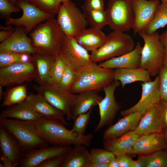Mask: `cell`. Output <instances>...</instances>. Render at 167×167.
<instances>
[{
  "label": "cell",
  "mask_w": 167,
  "mask_h": 167,
  "mask_svg": "<svg viewBox=\"0 0 167 167\" xmlns=\"http://www.w3.org/2000/svg\"><path fill=\"white\" fill-rule=\"evenodd\" d=\"M60 121L41 117L35 122L38 135L49 145L66 146L82 144L89 147L93 138L92 134L80 135L66 128Z\"/></svg>",
  "instance_id": "obj_1"
},
{
  "label": "cell",
  "mask_w": 167,
  "mask_h": 167,
  "mask_svg": "<svg viewBox=\"0 0 167 167\" xmlns=\"http://www.w3.org/2000/svg\"><path fill=\"white\" fill-rule=\"evenodd\" d=\"M29 36L36 53L57 57L66 35L54 17L37 25Z\"/></svg>",
  "instance_id": "obj_2"
},
{
  "label": "cell",
  "mask_w": 167,
  "mask_h": 167,
  "mask_svg": "<svg viewBox=\"0 0 167 167\" xmlns=\"http://www.w3.org/2000/svg\"><path fill=\"white\" fill-rule=\"evenodd\" d=\"M114 70L91 62L76 71V78L70 92L75 94L103 90L114 80Z\"/></svg>",
  "instance_id": "obj_3"
},
{
  "label": "cell",
  "mask_w": 167,
  "mask_h": 167,
  "mask_svg": "<svg viewBox=\"0 0 167 167\" xmlns=\"http://www.w3.org/2000/svg\"><path fill=\"white\" fill-rule=\"evenodd\" d=\"M35 121L0 118L3 125L16 139L24 152L49 146L38 135Z\"/></svg>",
  "instance_id": "obj_4"
},
{
  "label": "cell",
  "mask_w": 167,
  "mask_h": 167,
  "mask_svg": "<svg viewBox=\"0 0 167 167\" xmlns=\"http://www.w3.org/2000/svg\"><path fill=\"white\" fill-rule=\"evenodd\" d=\"M135 47V42L131 35L113 31L107 35L101 47L91 52V61L97 63L118 57L132 51Z\"/></svg>",
  "instance_id": "obj_5"
},
{
  "label": "cell",
  "mask_w": 167,
  "mask_h": 167,
  "mask_svg": "<svg viewBox=\"0 0 167 167\" xmlns=\"http://www.w3.org/2000/svg\"><path fill=\"white\" fill-rule=\"evenodd\" d=\"M138 34L144 42L139 68L147 70L151 76H154L158 74L164 65V50L160 40V35L156 32L147 34L143 31Z\"/></svg>",
  "instance_id": "obj_6"
},
{
  "label": "cell",
  "mask_w": 167,
  "mask_h": 167,
  "mask_svg": "<svg viewBox=\"0 0 167 167\" xmlns=\"http://www.w3.org/2000/svg\"><path fill=\"white\" fill-rule=\"evenodd\" d=\"M105 11L107 25L111 30L125 32L132 29L134 14L131 0H108Z\"/></svg>",
  "instance_id": "obj_7"
},
{
  "label": "cell",
  "mask_w": 167,
  "mask_h": 167,
  "mask_svg": "<svg viewBox=\"0 0 167 167\" xmlns=\"http://www.w3.org/2000/svg\"><path fill=\"white\" fill-rule=\"evenodd\" d=\"M57 15L58 23L66 36L74 37L88 24L82 10L71 0L62 3Z\"/></svg>",
  "instance_id": "obj_8"
},
{
  "label": "cell",
  "mask_w": 167,
  "mask_h": 167,
  "mask_svg": "<svg viewBox=\"0 0 167 167\" xmlns=\"http://www.w3.org/2000/svg\"><path fill=\"white\" fill-rule=\"evenodd\" d=\"M33 88L51 105L62 111L67 120L71 119V108L76 95L65 90L57 85L51 84L34 85Z\"/></svg>",
  "instance_id": "obj_9"
},
{
  "label": "cell",
  "mask_w": 167,
  "mask_h": 167,
  "mask_svg": "<svg viewBox=\"0 0 167 167\" xmlns=\"http://www.w3.org/2000/svg\"><path fill=\"white\" fill-rule=\"evenodd\" d=\"M16 6L22 10V16L18 18L10 17L5 20V24L24 26L27 34L30 33L41 22L54 17L55 15L44 12L24 1L17 0Z\"/></svg>",
  "instance_id": "obj_10"
},
{
  "label": "cell",
  "mask_w": 167,
  "mask_h": 167,
  "mask_svg": "<svg viewBox=\"0 0 167 167\" xmlns=\"http://www.w3.org/2000/svg\"><path fill=\"white\" fill-rule=\"evenodd\" d=\"M59 56L66 65L76 72L92 62L88 51L74 37L65 36Z\"/></svg>",
  "instance_id": "obj_11"
},
{
  "label": "cell",
  "mask_w": 167,
  "mask_h": 167,
  "mask_svg": "<svg viewBox=\"0 0 167 167\" xmlns=\"http://www.w3.org/2000/svg\"><path fill=\"white\" fill-rule=\"evenodd\" d=\"M36 74L33 62L15 64L0 69V85L8 87L28 82L35 79Z\"/></svg>",
  "instance_id": "obj_12"
},
{
  "label": "cell",
  "mask_w": 167,
  "mask_h": 167,
  "mask_svg": "<svg viewBox=\"0 0 167 167\" xmlns=\"http://www.w3.org/2000/svg\"><path fill=\"white\" fill-rule=\"evenodd\" d=\"M120 84L119 81L114 80L110 85L103 89L105 96L98 105L100 120L94 131H98L105 126H111L120 108L114 95L115 90Z\"/></svg>",
  "instance_id": "obj_13"
},
{
  "label": "cell",
  "mask_w": 167,
  "mask_h": 167,
  "mask_svg": "<svg viewBox=\"0 0 167 167\" xmlns=\"http://www.w3.org/2000/svg\"><path fill=\"white\" fill-rule=\"evenodd\" d=\"M141 84L142 92L140 99L132 107L122 111L120 115L122 116L136 112H140L143 115L149 109L159 103L161 99L159 75H157L154 80L143 83Z\"/></svg>",
  "instance_id": "obj_14"
},
{
  "label": "cell",
  "mask_w": 167,
  "mask_h": 167,
  "mask_svg": "<svg viewBox=\"0 0 167 167\" xmlns=\"http://www.w3.org/2000/svg\"><path fill=\"white\" fill-rule=\"evenodd\" d=\"M134 14L132 28L136 35L143 30L154 19L160 5L159 0H131Z\"/></svg>",
  "instance_id": "obj_15"
},
{
  "label": "cell",
  "mask_w": 167,
  "mask_h": 167,
  "mask_svg": "<svg viewBox=\"0 0 167 167\" xmlns=\"http://www.w3.org/2000/svg\"><path fill=\"white\" fill-rule=\"evenodd\" d=\"M71 146H46L34 148L24 152L18 163L19 167H37L41 163L52 157L67 152Z\"/></svg>",
  "instance_id": "obj_16"
},
{
  "label": "cell",
  "mask_w": 167,
  "mask_h": 167,
  "mask_svg": "<svg viewBox=\"0 0 167 167\" xmlns=\"http://www.w3.org/2000/svg\"><path fill=\"white\" fill-rule=\"evenodd\" d=\"M24 26L16 27L11 36L1 43L0 51H7L32 54L36 53L32 40L27 35Z\"/></svg>",
  "instance_id": "obj_17"
},
{
  "label": "cell",
  "mask_w": 167,
  "mask_h": 167,
  "mask_svg": "<svg viewBox=\"0 0 167 167\" xmlns=\"http://www.w3.org/2000/svg\"><path fill=\"white\" fill-rule=\"evenodd\" d=\"M140 112H134L118 120L114 124L109 126L103 136L105 140L117 138L132 131L138 126L142 116Z\"/></svg>",
  "instance_id": "obj_18"
},
{
  "label": "cell",
  "mask_w": 167,
  "mask_h": 167,
  "mask_svg": "<svg viewBox=\"0 0 167 167\" xmlns=\"http://www.w3.org/2000/svg\"><path fill=\"white\" fill-rule=\"evenodd\" d=\"M142 49L140 43L138 42L132 51L120 56L101 62L99 65L103 67L113 69L139 68Z\"/></svg>",
  "instance_id": "obj_19"
},
{
  "label": "cell",
  "mask_w": 167,
  "mask_h": 167,
  "mask_svg": "<svg viewBox=\"0 0 167 167\" xmlns=\"http://www.w3.org/2000/svg\"><path fill=\"white\" fill-rule=\"evenodd\" d=\"M134 131L139 135L162 133L160 102L147 110L142 116L138 126Z\"/></svg>",
  "instance_id": "obj_20"
},
{
  "label": "cell",
  "mask_w": 167,
  "mask_h": 167,
  "mask_svg": "<svg viewBox=\"0 0 167 167\" xmlns=\"http://www.w3.org/2000/svg\"><path fill=\"white\" fill-rule=\"evenodd\" d=\"M0 152L7 156L15 167L21 158L24 152L15 137L0 124Z\"/></svg>",
  "instance_id": "obj_21"
},
{
  "label": "cell",
  "mask_w": 167,
  "mask_h": 167,
  "mask_svg": "<svg viewBox=\"0 0 167 167\" xmlns=\"http://www.w3.org/2000/svg\"><path fill=\"white\" fill-rule=\"evenodd\" d=\"M26 100L35 111L42 117L57 119L66 126L68 125L65 119L63 113L51 105L40 94L38 93L30 94L28 95Z\"/></svg>",
  "instance_id": "obj_22"
},
{
  "label": "cell",
  "mask_w": 167,
  "mask_h": 167,
  "mask_svg": "<svg viewBox=\"0 0 167 167\" xmlns=\"http://www.w3.org/2000/svg\"><path fill=\"white\" fill-rule=\"evenodd\" d=\"M165 148L164 135L162 133L139 135L133 147L135 154L138 156L148 154Z\"/></svg>",
  "instance_id": "obj_23"
},
{
  "label": "cell",
  "mask_w": 167,
  "mask_h": 167,
  "mask_svg": "<svg viewBox=\"0 0 167 167\" xmlns=\"http://www.w3.org/2000/svg\"><path fill=\"white\" fill-rule=\"evenodd\" d=\"M139 136L132 131L118 138L105 140L104 148L113 152L115 156L123 154H135L133 147Z\"/></svg>",
  "instance_id": "obj_24"
},
{
  "label": "cell",
  "mask_w": 167,
  "mask_h": 167,
  "mask_svg": "<svg viewBox=\"0 0 167 167\" xmlns=\"http://www.w3.org/2000/svg\"><path fill=\"white\" fill-rule=\"evenodd\" d=\"M96 91L81 92L76 95L71 108V119L78 115L87 112L92 108L98 105L103 98Z\"/></svg>",
  "instance_id": "obj_25"
},
{
  "label": "cell",
  "mask_w": 167,
  "mask_h": 167,
  "mask_svg": "<svg viewBox=\"0 0 167 167\" xmlns=\"http://www.w3.org/2000/svg\"><path fill=\"white\" fill-rule=\"evenodd\" d=\"M41 117L42 116L35 111L26 100L6 107L0 114V118L35 122Z\"/></svg>",
  "instance_id": "obj_26"
},
{
  "label": "cell",
  "mask_w": 167,
  "mask_h": 167,
  "mask_svg": "<svg viewBox=\"0 0 167 167\" xmlns=\"http://www.w3.org/2000/svg\"><path fill=\"white\" fill-rule=\"evenodd\" d=\"M107 37L101 29L85 28L74 37L76 41L88 51L92 52L101 47Z\"/></svg>",
  "instance_id": "obj_27"
},
{
  "label": "cell",
  "mask_w": 167,
  "mask_h": 167,
  "mask_svg": "<svg viewBox=\"0 0 167 167\" xmlns=\"http://www.w3.org/2000/svg\"><path fill=\"white\" fill-rule=\"evenodd\" d=\"M67 153L60 167H89L92 163L90 152L85 145H74Z\"/></svg>",
  "instance_id": "obj_28"
},
{
  "label": "cell",
  "mask_w": 167,
  "mask_h": 167,
  "mask_svg": "<svg viewBox=\"0 0 167 167\" xmlns=\"http://www.w3.org/2000/svg\"><path fill=\"white\" fill-rule=\"evenodd\" d=\"M32 54L33 62L36 71L35 79L39 85L48 84L51 70L57 57L44 55L36 53Z\"/></svg>",
  "instance_id": "obj_29"
},
{
  "label": "cell",
  "mask_w": 167,
  "mask_h": 167,
  "mask_svg": "<svg viewBox=\"0 0 167 167\" xmlns=\"http://www.w3.org/2000/svg\"><path fill=\"white\" fill-rule=\"evenodd\" d=\"M151 76L147 70L137 69L118 68L114 70V80L119 81L122 87L136 81L143 83L152 81Z\"/></svg>",
  "instance_id": "obj_30"
},
{
  "label": "cell",
  "mask_w": 167,
  "mask_h": 167,
  "mask_svg": "<svg viewBox=\"0 0 167 167\" xmlns=\"http://www.w3.org/2000/svg\"><path fill=\"white\" fill-rule=\"evenodd\" d=\"M81 8L91 28L101 30L107 25L105 10L92 9L83 5Z\"/></svg>",
  "instance_id": "obj_31"
},
{
  "label": "cell",
  "mask_w": 167,
  "mask_h": 167,
  "mask_svg": "<svg viewBox=\"0 0 167 167\" xmlns=\"http://www.w3.org/2000/svg\"><path fill=\"white\" fill-rule=\"evenodd\" d=\"M30 62H33L32 54L0 51V69L17 63Z\"/></svg>",
  "instance_id": "obj_32"
},
{
  "label": "cell",
  "mask_w": 167,
  "mask_h": 167,
  "mask_svg": "<svg viewBox=\"0 0 167 167\" xmlns=\"http://www.w3.org/2000/svg\"><path fill=\"white\" fill-rule=\"evenodd\" d=\"M143 167H167V151L159 150L150 154L138 156Z\"/></svg>",
  "instance_id": "obj_33"
},
{
  "label": "cell",
  "mask_w": 167,
  "mask_h": 167,
  "mask_svg": "<svg viewBox=\"0 0 167 167\" xmlns=\"http://www.w3.org/2000/svg\"><path fill=\"white\" fill-rule=\"evenodd\" d=\"M28 95L26 85H20L9 89L4 95L1 106L7 107L26 100Z\"/></svg>",
  "instance_id": "obj_34"
},
{
  "label": "cell",
  "mask_w": 167,
  "mask_h": 167,
  "mask_svg": "<svg viewBox=\"0 0 167 167\" xmlns=\"http://www.w3.org/2000/svg\"><path fill=\"white\" fill-rule=\"evenodd\" d=\"M167 25V2L160 4L156 14L151 22L143 30L146 33L151 34L163 28Z\"/></svg>",
  "instance_id": "obj_35"
},
{
  "label": "cell",
  "mask_w": 167,
  "mask_h": 167,
  "mask_svg": "<svg viewBox=\"0 0 167 167\" xmlns=\"http://www.w3.org/2000/svg\"><path fill=\"white\" fill-rule=\"evenodd\" d=\"M35 6L44 12L57 15L62 3L59 0H22Z\"/></svg>",
  "instance_id": "obj_36"
},
{
  "label": "cell",
  "mask_w": 167,
  "mask_h": 167,
  "mask_svg": "<svg viewBox=\"0 0 167 167\" xmlns=\"http://www.w3.org/2000/svg\"><path fill=\"white\" fill-rule=\"evenodd\" d=\"M66 65L59 56L51 70L48 84L58 85L63 75Z\"/></svg>",
  "instance_id": "obj_37"
},
{
  "label": "cell",
  "mask_w": 167,
  "mask_h": 167,
  "mask_svg": "<svg viewBox=\"0 0 167 167\" xmlns=\"http://www.w3.org/2000/svg\"><path fill=\"white\" fill-rule=\"evenodd\" d=\"M92 108L86 113L80 114L74 119L71 131L80 135H84L86 127L88 123L92 110Z\"/></svg>",
  "instance_id": "obj_38"
},
{
  "label": "cell",
  "mask_w": 167,
  "mask_h": 167,
  "mask_svg": "<svg viewBox=\"0 0 167 167\" xmlns=\"http://www.w3.org/2000/svg\"><path fill=\"white\" fill-rule=\"evenodd\" d=\"M92 163H108L116 156L112 152L105 149L92 148L90 150Z\"/></svg>",
  "instance_id": "obj_39"
},
{
  "label": "cell",
  "mask_w": 167,
  "mask_h": 167,
  "mask_svg": "<svg viewBox=\"0 0 167 167\" xmlns=\"http://www.w3.org/2000/svg\"><path fill=\"white\" fill-rule=\"evenodd\" d=\"M76 77V72L66 65L62 77L58 85L61 88L70 92Z\"/></svg>",
  "instance_id": "obj_40"
},
{
  "label": "cell",
  "mask_w": 167,
  "mask_h": 167,
  "mask_svg": "<svg viewBox=\"0 0 167 167\" xmlns=\"http://www.w3.org/2000/svg\"><path fill=\"white\" fill-rule=\"evenodd\" d=\"M21 10L12 4L9 0H0V14L1 19L6 20L11 17L12 13L19 12Z\"/></svg>",
  "instance_id": "obj_41"
},
{
  "label": "cell",
  "mask_w": 167,
  "mask_h": 167,
  "mask_svg": "<svg viewBox=\"0 0 167 167\" xmlns=\"http://www.w3.org/2000/svg\"><path fill=\"white\" fill-rule=\"evenodd\" d=\"M159 90L161 100L167 102V66L163 65L160 68Z\"/></svg>",
  "instance_id": "obj_42"
},
{
  "label": "cell",
  "mask_w": 167,
  "mask_h": 167,
  "mask_svg": "<svg viewBox=\"0 0 167 167\" xmlns=\"http://www.w3.org/2000/svg\"><path fill=\"white\" fill-rule=\"evenodd\" d=\"M66 153L48 159L41 163L37 167H60Z\"/></svg>",
  "instance_id": "obj_43"
},
{
  "label": "cell",
  "mask_w": 167,
  "mask_h": 167,
  "mask_svg": "<svg viewBox=\"0 0 167 167\" xmlns=\"http://www.w3.org/2000/svg\"><path fill=\"white\" fill-rule=\"evenodd\" d=\"M162 133L167 131V102L161 100L160 102Z\"/></svg>",
  "instance_id": "obj_44"
},
{
  "label": "cell",
  "mask_w": 167,
  "mask_h": 167,
  "mask_svg": "<svg viewBox=\"0 0 167 167\" xmlns=\"http://www.w3.org/2000/svg\"><path fill=\"white\" fill-rule=\"evenodd\" d=\"M83 5L85 7L92 9L105 10L103 0H85Z\"/></svg>",
  "instance_id": "obj_45"
},
{
  "label": "cell",
  "mask_w": 167,
  "mask_h": 167,
  "mask_svg": "<svg viewBox=\"0 0 167 167\" xmlns=\"http://www.w3.org/2000/svg\"><path fill=\"white\" fill-rule=\"evenodd\" d=\"M127 155L123 154L116 156L119 167H130L134 160Z\"/></svg>",
  "instance_id": "obj_46"
},
{
  "label": "cell",
  "mask_w": 167,
  "mask_h": 167,
  "mask_svg": "<svg viewBox=\"0 0 167 167\" xmlns=\"http://www.w3.org/2000/svg\"><path fill=\"white\" fill-rule=\"evenodd\" d=\"M160 38L164 47V59L163 65L167 66V29L160 35Z\"/></svg>",
  "instance_id": "obj_47"
},
{
  "label": "cell",
  "mask_w": 167,
  "mask_h": 167,
  "mask_svg": "<svg viewBox=\"0 0 167 167\" xmlns=\"http://www.w3.org/2000/svg\"><path fill=\"white\" fill-rule=\"evenodd\" d=\"M0 160L4 165L5 167H15L14 165L10 160L0 152Z\"/></svg>",
  "instance_id": "obj_48"
},
{
  "label": "cell",
  "mask_w": 167,
  "mask_h": 167,
  "mask_svg": "<svg viewBox=\"0 0 167 167\" xmlns=\"http://www.w3.org/2000/svg\"><path fill=\"white\" fill-rule=\"evenodd\" d=\"M14 31H7L1 30L0 31V42L2 43L9 38Z\"/></svg>",
  "instance_id": "obj_49"
},
{
  "label": "cell",
  "mask_w": 167,
  "mask_h": 167,
  "mask_svg": "<svg viewBox=\"0 0 167 167\" xmlns=\"http://www.w3.org/2000/svg\"><path fill=\"white\" fill-rule=\"evenodd\" d=\"M108 167H119L118 163L116 157L108 163Z\"/></svg>",
  "instance_id": "obj_50"
},
{
  "label": "cell",
  "mask_w": 167,
  "mask_h": 167,
  "mask_svg": "<svg viewBox=\"0 0 167 167\" xmlns=\"http://www.w3.org/2000/svg\"><path fill=\"white\" fill-rule=\"evenodd\" d=\"M89 167H108V164L102 163H92Z\"/></svg>",
  "instance_id": "obj_51"
},
{
  "label": "cell",
  "mask_w": 167,
  "mask_h": 167,
  "mask_svg": "<svg viewBox=\"0 0 167 167\" xmlns=\"http://www.w3.org/2000/svg\"><path fill=\"white\" fill-rule=\"evenodd\" d=\"M130 167H143L142 163L138 160L134 161L131 164Z\"/></svg>",
  "instance_id": "obj_52"
},
{
  "label": "cell",
  "mask_w": 167,
  "mask_h": 167,
  "mask_svg": "<svg viewBox=\"0 0 167 167\" xmlns=\"http://www.w3.org/2000/svg\"><path fill=\"white\" fill-rule=\"evenodd\" d=\"M12 25H7L6 26H3L2 25H0V29L2 30L7 31H14L15 29H14L11 26Z\"/></svg>",
  "instance_id": "obj_53"
},
{
  "label": "cell",
  "mask_w": 167,
  "mask_h": 167,
  "mask_svg": "<svg viewBox=\"0 0 167 167\" xmlns=\"http://www.w3.org/2000/svg\"><path fill=\"white\" fill-rule=\"evenodd\" d=\"M163 134L164 135L165 143V149L167 151V131L164 133Z\"/></svg>",
  "instance_id": "obj_54"
},
{
  "label": "cell",
  "mask_w": 167,
  "mask_h": 167,
  "mask_svg": "<svg viewBox=\"0 0 167 167\" xmlns=\"http://www.w3.org/2000/svg\"><path fill=\"white\" fill-rule=\"evenodd\" d=\"M2 87H3L2 86L0 85V100H1V99H2V97L3 96V95H4L3 92V90H2Z\"/></svg>",
  "instance_id": "obj_55"
},
{
  "label": "cell",
  "mask_w": 167,
  "mask_h": 167,
  "mask_svg": "<svg viewBox=\"0 0 167 167\" xmlns=\"http://www.w3.org/2000/svg\"><path fill=\"white\" fill-rule=\"evenodd\" d=\"M10 2L14 5L16 6V4L17 0H9Z\"/></svg>",
  "instance_id": "obj_56"
},
{
  "label": "cell",
  "mask_w": 167,
  "mask_h": 167,
  "mask_svg": "<svg viewBox=\"0 0 167 167\" xmlns=\"http://www.w3.org/2000/svg\"><path fill=\"white\" fill-rule=\"evenodd\" d=\"M0 167H5L3 164L2 162L1 163V162H0Z\"/></svg>",
  "instance_id": "obj_57"
},
{
  "label": "cell",
  "mask_w": 167,
  "mask_h": 167,
  "mask_svg": "<svg viewBox=\"0 0 167 167\" xmlns=\"http://www.w3.org/2000/svg\"><path fill=\"white\" fill-rule=\"evenodd\" d=\"M61 2V3H62L63 2H66L67 1H68V0H59Z\"/></svg>",
  "instance_id": "obj_58"
},
{
  "label": "cell",
  "mask_w": 167,
  "mask_h": 167,
  "mask_svg": "<svg viewBox=\"0 0 167 167\" xmlns=\"http://www.w3.org/2000/svg\"><path fill=\"white\" fill-rule=\"evenodd\" d=\"M162 2H167V0H160Z\"/></svg>",
  "instance_id": "obj_59"
},
{
  "label": "cell",
  "mask_w": 167,
  "mask_h": 167,
  "mask_svg": "<svg viewBox=\"0 0 167 167\" xmlns=\"http://www.w3.org/2000/svg\"><path fill=\"white\" fill-rule=\"evenodd\" d=\"M153 0V1H158V0Z\"/></svg>",
  "instance_id": "obj_60"
}]
</instances>
